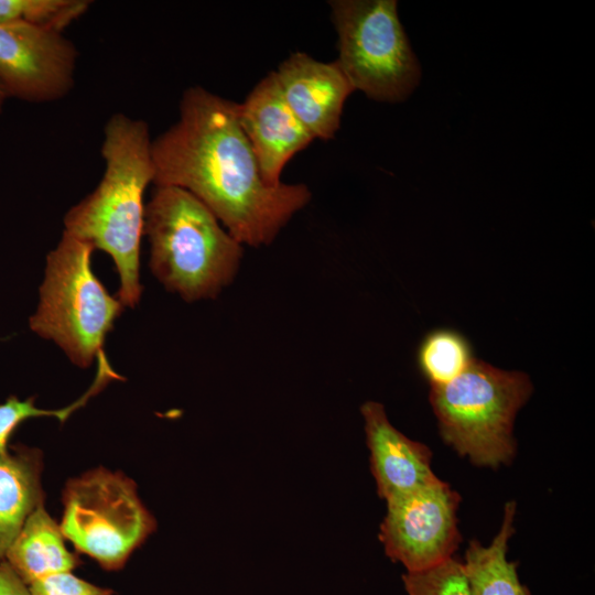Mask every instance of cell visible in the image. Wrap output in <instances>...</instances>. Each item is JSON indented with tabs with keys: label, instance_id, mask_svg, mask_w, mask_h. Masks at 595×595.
I'll return each instance as SVG.
<instances>
[{
	"label": "cell",
	"instance_id": "cell-1",
	"mask_svg": "<svg viewBox=\"0 0 595 595\" xmlns=\"http://www.w3.org/2000/svg\"><path fill=\"white\" fill-rule=\"evenodd\" d=\"M155 186L197 197L242 246L270 245L311 199L304 184L268 185L238 120V104L187 88L177 121L152 140Z\"/></svg>",
	"mask_w": 595,
	"mask_h": 595
},
{
	"label": "cell",
	"instance_id": "cell-2",
	"mask_svg": "<svg viewBox=\"0 0 595 595\" xmlns=\"http://www.w3.org/2000/svg\"><path fill=\"white\" fill-rule=\"evenodd\" d=\"M152 139L147 121L113 113L104 127L105 171L96 188L64 217V231L108 253L118 271L119 301L138 304L144 192L153 183Z\"/></svg>",
	"mask_w": 595,
	"mask_h": 595
},
{
	"label": "cell",
	"instance_id": "cell-3",
	"mask_svg": "<svg viewBox=\"0 0 595 595\" xmlns=\"http://www.w3.org/2000/svg\"><path fill=\"white\" fill-rule=\"evenodd\" d=\"M143 235L152 273L187 302L216 298L238 272L242 245L183 188L155 186L144 207Z\"/></svg>",
	"mask_w": 595,
	"mask_h": 595
},
{
	"label": "cell",
	"instance_id": "cell-4",
	"mask_svg": "<svg viewBox=\"0 0 595 595\" xmlns=\"http://www.w3.org/2000/svg\"><path fill=\"white\" fill-rule=\"evenodd\" d=\"M532 390L524 372L475 359L448 383L431 387L430 403L447 445L476 466L497 468L515 457L513 421Z\"/></svg>",
	"mask_w": 595,
	"mask_h": 595
},
{
	"label": "cell",
	"instance_id": "cell-5",
	"mask_svg": "<svg viewBox=\"0 0 595 595\" xmlns=\"http://www.w3.org/2000/svg\"><path fill=\"white\" fill-rule=\"evenodd\" d=\"M94 248L67 232L46 258L40 301L30 328L53 340L78 367H88L102 350L107 333L122 311L94 274Z\"/></svg>",
	"mask_w": 595,
	"mask_h": 595
},
{
	"label": "cell",
	"instance_id": "cell-6",
	"mask_svg": "<svg viewBox=\"0 0 595 595\" xmlns=\"http://www.w3.org/2000/svg\"><path fill=\"white\" fill-rule=\"evenodd\" d=\"M337 32L335 61L355 90L381 102L404 101L418 87L420 63L396 0L329 1Z\"/></svg>",
	"mask_w": 595,
	"mask_h": 595
},
{
	"label": "cell",
	"instance_id": "cell-7",
	"mask_svg": "<svg viewBox=\"0 0 595 595\" xmlns=\"http://www.w3.org/2000/svg\"><path fill=\"white\" fill-rule=\"evenodd\" d=\"M62 500L63 537L107 571L122 569L156 528L136 483L120 472L97 467L72 478Z\"/></svg>",
	"mask_w": 595,
	"mask_h": 595
},
{
	"label": "cell",
	"instance_id": "cell-8",
	"mask_svg": "<svg viewBox=\"0 0 595 595\" xmlns=\"http://www.w3.org/2000/svg\"><path fill=\"white\" fill-rule=\"evenodd\" d=\"M459 501V495L441 479L387 500L379 532L387 556L409 573L451 559L462 540L456 517Z\"/></svg>",
	"mask_w": 595,
	"mask_h": 595
},
{
	"label": "cell",
	"instance_id": "cell-9",
	"mask_svg": "<svg viewBox=\"0 0 595 595\" xmlns=\"http://www.w3.org/2000/svg\"><path fill=\"white\" fill-rule=\"evenodd\" d=\"M78 57L62 32L0 23V84L9 98L31 104L63 99L75 85Z\"/></svg>",
	"mask_w": 595,
	"mask_h": 595
},
{
	"label": "cell",
	"instance_id": "cell-10",
	"mask_svg": "<svg viewBox=\"0 0 595 595\" xmlns=\"http://www.w3.org/2000/svg\"><path fill=\"white\" fill-rule=\"evenodd\" d=\"M239 123L253 150L263 181L282 183L288 161L305 149L313 136L286 104L274 72L263 77L238 104Z\"/></svg>",
	"mask_w": 595,
	"mask_h": 595
},
{
	"label": "cell",
	"instance_id": "cell-11",
	"mask_svg": "<svg viewBox=\"0 0 595 595\" xmlns=\"http://www.w3.org/2000/svg\"><path fill=\"white\" fill-rule=\"evenodd\" d=\"M274 74L286 104L313 138H334L345 101L355 91L337 63L295 52Z\"/></svg>",
	"mask_w": 595,
	"mask_h": 595
},
{
	"label": "cell",
	"instance_id": "cell-12",
	"mask_svg": "<svg viewBox=\"0 0 595 595\" xmlns=\"http://www.w3.org/2000/svg\"><path fill=\"white\" fill-rule=\"evenodd\" d=\"M360 412L370 469L380 498L387 501L440 479L431 468L430 448L397 430L381 403L367 401Z\"/></svg>",
	"mask_w": 595,
	"mask_h": 595
},
{
	"label": "cell",
	"instance_id": "cell-13",
	"mask_svg": "<svg viewBox=\"0 0 595 595\" xmlns=\"http://www.w3.org/2000/svg\"><path fill=\"white\" fill-rule=\"evenodd\" d=\"M42 470L39 448L18 444L0 454V561L28 517L44 501Z\"/></svg>",
	"mask_w": 595,
	"mask_h": 595
},
{
	"label": "cell",
	"instance_id": "cell-14",
	"mask_svg": "<svg viewBox=\"0 0 595 595\" xmlns=\"http://www.w3.org/2000/svg\"><path fill=\"white\" fill-rule=\"evenodd\" d=\"M60 524L40 504L25 520L9 547L4 560L26 584L80 564L77 554L67 550Z\"/></svg>",
	"mask_w": 595,
	"mask_h": 595
},
{
	"label": "cell",
	"instance_id": "cell-15",
	"mask_svg": "<svg viewBox=\"0 0 595 595\" xmlns=\"http://www.w3.org/2000/svg\"><path fill=\"white\" fill-rule=\"evenodd\" d=\"M516 502L504 508L500 529L488 545L469 542L463 562L470 595H531L520 582L517 563L507 559L508 542L515 527Z\"/></svg>",
	"mask_w": 595,
	"mask_h": 595
},
{
	"label": "cell",
	"instance_id": "cell-16",
	"mask_svg": "<svg viewBox=\"0 0 595 595\" xmlns=\"http://www.w3.org/2000/svg\"><path fill=\"white\" fill-rule=\"evenodd\" d=\"M474 360L468 339L452 328L429 332L416 351L418 368L431 387L448 383L463 374Z\"/></svg>",
	"mask_w": 595,
	"mask_h": 595
},
{
	"label": "cell",
	"instance_id": "cell-17",
	"mask_svg": "<svg viewBox=\"0 0 595 595\" xmlns=\"http://www.w3.org/2000/svg\"><path fill=\"white\" fill-rule=\"evenodd\" d=\"M89 0H0V23H22L57 32L83 17Z\"/></svg>",
	"mask_w": 595,
	"mask_h": 595
},
{
	"label": "cell",
	"instance_id": "cell-18",
	"mask_svg": "<svg viewBox=\"0 0 595 595\" xmlns=\"http://www.w3.org/2000/svg\"><path fill=\"white\" fill-rule=\"evenodd\" d=\"M408 595H470L463 562L452 556L421 572L402 575Z\"/></svg>",
	"mask_w": 595,
	"mask_h": 595
},
{
	"label": "cell",
	"instance_id": "cell-19",
	"mask_svg": "<svg viewBox=\"0 0 595 595\" xmlns=\"http://www.w3.org/2000/svg\"><path fill=\"white\" fill-rule=\"evenodd\" d=\"M90 398L91 393L86 391L78 400L63 409L46 410L35 407L34 397L20 400L15 396H10L3 403H0V454L8 453L9 440L22 422L39 416H55L64 422Z\"/></svg>",
	"mask_w": 595,
	"mask_h": 595
},
{
	"label": "cell",
	"instance_id": "cell-20",
	"mask_svg": "<svg viewBox=\"0 0 595 595\" xmlns=\"http://www.w3.org/2000/svg\"><path fill=\"white\" fill-rule=\"evenodd\" d=\"M31 595H113V589L98 586L71 572L41 577L28 585Z\"/></svg>",
	"mask_w": 595,
	"mask_h": 595
},
{
	"label": "cell",
	"instance_id": "cell-21",
	"mask_svg": "<svg viewBox=\"0 0 595 595\" xmlns=\"http://www.w3.org/2000/svg\"><path fill=\"white\" fill-rule=\"evenodd\" d=\"M0 595H31L28 585L6 561H0Z\"/></svg>",
	"mask_w": 595,
	"mask_h": 595
},
{
	"label": "cell",
	"instance_id": "cell-22",
	"mask_svg": "<svg viewBox=\"0 0 595 595\" xmlns=\"http://www.w3.org/2000/svg\"><path fill=\"white\" fill-rule=\"evenodd\" d=\"M8 98H9V97H8V95H7L6 90H4V88H3L2 85L0 84V113L2 112L3 107H4V104H6V101H7Z\"/></svg>",
	"mask_w": 595,
	"mask_h": 595
}]
</instances>
